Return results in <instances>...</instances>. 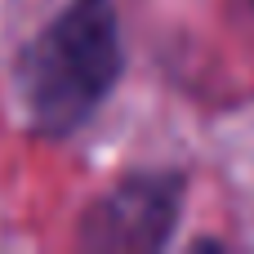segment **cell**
I'll list each match as a JSON object with an SVG mask.
<instances>
[{"mask_svg":"<svg viewBox=\"0 0 254 254\" xmlns=\"http://www.w3.org/2000/svg\"><path fill=\"white\" fill-rule=\"evenodd\" d=\"M121 76V31L112 0H71L18 63L27 121L40 138L80 129Z\"/></svg>","mask_w":254,"mask_h":254,"instance_id":"cell-1","label":"cell"},{"mask_svg":"<svg viewBox=\"0 0 254 254\" xmlns=\"http://www.w3.org/2000/svg\"><path fill=\"white\" fill-rule=\"evenodd\" d=\"M179 210V188L170 179H129L107 201H98L80 228L89 250H152L170 237Z\"/></svg>","mask_w":254,"mask_h":254,"instance_id":"cell-2","label":"cell"}]
</instances>
